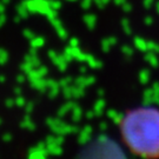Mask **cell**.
Instances as JSON below:
<instances>
[{
    "mask_svg": "<svg viewBox=\"0 0 159 159\" xmlns=\"http://www.w3.org/2000/svg\"><path fill=\"white\" fill-rule=\"evenodd\" d=\"M119 132L125 146L134 156L159 158V108H131L119 120Z\"/></svg>",
    "mask_w": 159,
    "mask_h": 159,
    "instance_id": "obj_1",
    "label": "cell"
}]
</instances>
